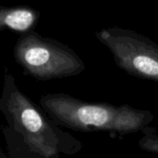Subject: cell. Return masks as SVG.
<instances>
[{"mask_svg":"<svg viewBox=\"0 0 158 158\" xmlns=\"http://www.w3.org/2000/svg\"><path fill=\"white\" fill-rule=\"evenodd\" d=\"M0 111L11 130L22 137L26 151L35 158H59L80 152L83 143L62 130L16 85L11 74L4 77Z\"/></svg>","mask_w":158,"mask_h":158,"instance_id":"6da1fadb","label":"cell"},{"mask_svg":"<svg viewBox=\"0 0 158 158\" xmlns=\"http://www.w3.org/2000/svg\"><path fill=\"white\" fill-rule=\"evenodd\" d=\"M39 106L58 126L74 131H110L127 135L142 131L154 119L151 111L128 104L89 102L66 93L47 94Z\"/></svg>","mask_w":158,"mask_h":158,"instance_id":"7a4b0ae2","label":"cell"},{"mask_svg":"<svg viewBox=\"0 0 158 158\" xmlns=\"http://www.w3.org/2000/svg\"><path fill=\"white\" fill-rule=\"evenodd\" d=\"M16 62L37 80H51L81 73L86 65L68 46L36 33L20 37L14 48Z\"/></svg>","mask_w":158,"mask_h":158,"instance_id":"3957f363","label":"cell"},{"mask_svg":"<svg viewBox=\"0 0 158 158\" xmlns=\"http://www.w3.org/2000/svg\"><path fill=\"white\" fill-rule=\"evenodd\" d=\"M116 65L129 74L158 82V44L132 30L110 27L96 33Z\"/></svg>","mask_w":158,"mask_h":158,"instance_id":"277c9868","label":"cell"},{"mask_svg":"<svg viewBox=\"0 0 158 158\" xmlns=\"http://www.w3.org/2000/svg\"><path fill=\"white\" fill-rule=\"evenodd\" d=\"M38 13L29 9H0V31L3 28L25 33L37 22Z\"/></svg>","mask_w":158,"mask_h":158,"instance_id":"5b68a950","label":"cell"},{"mask_svg":"<svg viewBox=\"0 0 158 158\" xmlns=\"http://www.w3.org/2000/svg\"><path fill=\"white\" fill-rule=\"evenodd\" d=\"M143 136L139 139V147L148 152L158 154V134L157 129L152 127H146L142 130Z\"/></svg>","mask_w":158,"mask_h":158,"instance_id":"8992f818","label":"cell"}]
</instances>
